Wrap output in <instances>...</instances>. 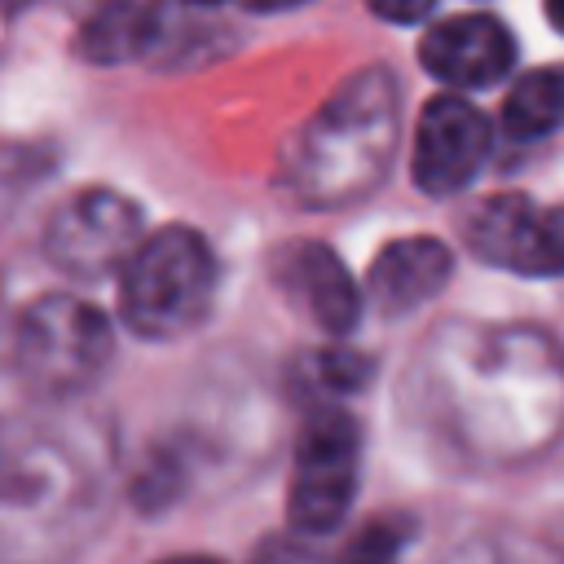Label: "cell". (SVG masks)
Returning a JSON list of instances; mask_svg holds the SVG:
<instances>
[{
	"mask_svg": "<svg viewBox=\"0 0 564 564\" xmlns=\"http://www.w3.org/2000/svg\"><path fill=\"white\" fill-rule=\"evenodd\" d=\"M317 379L330 392H352V388H361L370 379V361L357 357L352 348H326L317 357Z\"/></svg>",
	"mask_w": 564,
	"mask_h": 564,
	"instance_id": "obj_14",
	"label": "cell"
},
{
	"mask_svg": "<svg viewBox=\"0 0 564 564\" xmlns=\"http://www.w3.org/2000/svg\"><path fill=\"white\" fill-rule=\"evenodd\" d=\"M273 278L326 335H348L366 308L348 264L326 242H286L273 260Z\"/></svg>",
	"mask_w": 564,
	"mask_h": 564,
	"instance_id": "obj_9",
	"label": "cell"
},
{
	"mask_svg": "<svg viewBox=\"0 0 564 564\" xmlns=\"http://www.w3.org/2000/svg\"><path fill=\"white\" fill-rule=\"evenodd\" d=\"M216 295V256L189 225H163L119 269V317L141 339L189 335Z\"/></svg>",
	"mask_w": 564,
	"mask_h": 564,
	"instance_id": "obj_2",
	"label": "cell"
},
{
	"mask_svg": "<svg viewBox=\"0 0 564 564\" xmlns=\"http://www.w3.org/2000/svg\"><path fill=\"white\" fill-rule=\"evenodd\" d=\"M163 40V13L145 0H101L79 26V53L97 66L137 62Z\"/></svg>",
	"mask_w": 564,
	"mask_h": 564,
	"instance_id": "obj_11",
	"label": "cell"
},
{
	"mask_svg": "<svg viewBox=\"0 0 564 564\" xmlns=\"http://www.w3.org/2000/svg\"><path fill=\"white\" fill-rule=\"evenodd\" d=\"M189 4H220V0H189Z\"/></svg>",
	"mask_w": 564,
	"mask_h": 564,
	"instance_id": "obj_19",
	"label": "cell"
},
{
	"mask_svg": "<svg viewBox=\"0 0 564 564\" xmlns=\"http://www.w3.org/2000/svg\"><path fill=\"white\" fill-rule=\"evenodd\" d=\"M247 9L256 13H282V9H295V4H308V0H242Z\"/></svg>",
	"mask_w": 564,
	"mask_h": 564,
	"instance_id": "obj_16",
	"label": "cell"
},
{
	"mask_svg": "<svg viewBox=\"0 0 564 564\" xmlns=\"http://www.w3.org/2000/svg\"><path fill=\"white\" fill-rule=\"evenodd\" d=\"M542 13H546V22L564 35V0H542Z\"/></svg>",
	"mask_w": 564,
	"mask_h": 564,
	"instance_id": "obj_17",
	"label": "cell"
},
{
	"mask_svg": "<svg viewBox=\"0 0 564 564\" xmlns=\"http://www.w3.org/2000/svg\"><path fill=\"white\" fill-rule=\"evenodd\" d=\"M159 564H220L212 555H172V560H159Z\"/></svg>",
	"mask_w": 564,
	"mask_h": 564,
	"instance_id": "obj_18",
	"label": "cell"
},
{
	"mask_svg": "<svg viewBox=\"0 0 564 564\" xmlns=\"http://www.w3.org/2000/svg\"><path fill=\"white\" fill-rule=\"evenodd\" d=\"M110 322L79 295H40L13 326L9 370L35 397H70L88 388L110 361Z\"/></svg>",
	"mask_w": 564,
	"mask_h": 564,
	"instance_id": "obj_3",
	"label": "cell"
},
{
	"mask_svg": "<svg viewBox=\"0 0 564 564\" xmlns=\"http://www.w3.org/2000/svg\"><path fill=\"white\" fill-rule=\"evenodd\" d=\"M141 238V212L132 198L119 189H79L53 212L44 256L66 278H106L123 269Z\"/></svg>",
	"mask_w": 564,
	"mask_h": 564,
	"instance_id": "obj_5",
	"label": "cell"
},
{
	"mask_svg": "<svg viewBox=\"0 0 564 564\" xmlns=\"http://www.w3.org/2000/svg\"><path fill=\"white\" fill-rule=\"evenodd\" d=\"M502 128L511 141H538L564 128V66L529 70L511 84L502 106Z\"/></svg>",
	"mask_w": 564,
	"mask_h": 564,
	"instance_id": "obj_12",
	"label": "cell"
},
{
	"mask_svg": "<svg viewBox=\"0 0 564 564\" xmlns=\"http://www.w3.org/2000/svg\"><path fill=\"white\" fill-rule=\"evenodd\" d=\"M397 88L383 66L352 75L295 137L291 185L308 203H344L379 185L397 132Z\"/></svg>",
	"mask_w": 564,
	"mask_h": 564,
	"instance_id": "obj_1",
	"label": "cell"
},
{
	"mask_svg": "<svg viewBox=\"0 0 564 564\" xmlns=\"http://www.w3.org/2000/svg\"><path fill=\"white\" fill-rule=\"evenodd\" d=\"M432 4L436 0H370V9L388 22H419V18L432 13Z\"/></svg>",
	"mask_w": 564,
	"mask_h": 564,
	"instance_id": "obj_15",
	"label": "cell"
},
{
	"mask_svg": "<svg viewBox=\"0 0 564 564\" xmlns=\"http://www.w3.org/2000/svg\"><path fill=\"white\" fill-rule=\"evenodd\" d=\"M489 145H494V128L463 93L432 97L414 128V154H410L414 185L436 198L467 189L485 167Z\"/></svg>",
	"mask_w": 564,
	"mask_h": 564,
	"instance_id": "obj_7",
	"label": "cell"
},
{
	"mask_svg": "<svg viewBox=\"0 0 564 564\" xmlns=\"http://www.w3.org/2000/svg\"><path fill=\"white\" fill-rule=\"evenodd\" d=\"M449 273H454V256L441 238H427V234L397 238L375 256L361 300H370L379 313H405L432 300L449 282Z\"/></svg>",
	"mask_w": 564,
	"mask_h": 564,
	"instance_id": "obj_10",
	"label": "cell"
},
{
	"mask_svg": "<svg viewBox=\"0 0 564 564\" xmlns=\"http://www.w3.org/2000/svg\"><path fill=\"white\" fill-rule=\"evenodd\" d=\"M419 62L432 79L467 93L498 84L516 62V40L494 13H454L427 26L419 44Z\"/></svg>",
	"mask_w": 564,
	"mask_h": 564,
	"instance_id": "obj_8",
	"label": "cell"
},
{
	"mask_svg": "<svg viewBox=\"0 0 564 564\" xmlns=\"http://www.w3.org/2000/svg\"><path fill=\"white\" fill-rule=\"evenodd\" d=\"M397 546H401V524H392V520H375V524H366V529L348 542L344 564H392Z\"/></svg>",
	"mask_w": 564,
	"mask_h": 564,
	"instance_id": "obj_13",
	"label": "cell"
},
{
	"mask_svg": "<svg viewBox=\"0 0 564 564\" xmlns=\"http://www.w3.org/2000/svg\"><path fill=\"white\" fill-rule=\"evenodd\" d=\"M357 463H361V427L339 405L308 410L300 441H295V467L286 489V516L295 533H330L352 494H357Z\"/></svg>",
	"mask_w": 564,
	"mask_h": 564,
	"instance_id": "obj_4",
	"label": "cell"
},
{
	"mask_svg": "<svg viewBox=\"0 0 564 564\" xmlns=\"http://www.w3.org/2000/svg\"><path fill=\"white\" fill-rule=\"evenodd\" d=\"M467 247L507 273L560 278L564 273V212H542L524 194H489L463 216Z\"/></svg>",
	"mask_w": 564,
	"mask_h": 564,
	"instance_id": "obj_6",
	"label": "cell"
}]
</instances>
